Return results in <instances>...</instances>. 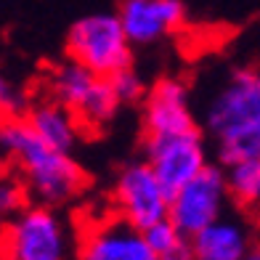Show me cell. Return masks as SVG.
Segmentation results:
<instances>
[{
	"label": "cell",
	"instance_id": "cell-1",
	"mask_svg": "<svg viewBox=\"0 0 260 260\" xmlns=\"http://www.w3.org/2000/svg\"><path fill=\"white\" fill-rule=\"evenodd\" d=\"M0 149H3L6 159L19 170L21 181H24L27 191L38 199L40 205H64L67 199L80 194L85 175H82L80 165L35 133L27 117H14L6 120L0 127Z\"/></svg>",
	"mask_w": 260,
	"mask_h": 260
},
{
	"label": "cell",
	"instance_id": "cell-2",
	"mask_svg": "<svg viewBox=\"0 0 260 260\" xmlns=\"http://www.w3.org/2000/svg\"><path fill=\"white\" fill-rule=\"evenodd\" d=\"M205 127L226 165L260 159V75L252 69L231 72L207 104Z\"/></svg>",
	"mask_w": 260,
	"mask_h": 260
},
{
	"label": "cell",
	"instance_id": "cell-3",
	"mask_svg": "<svg viewBox=\"0 0 260 260\" xmlns=\"http://www.w3.org/2000/svg\"><path fill=\"white\" fill-rule=\"evenodd\" d=\"M130 38L117 14H90L77 19L67 35L69 58L99 77H114L130 69Z\"/></svg>",
	"mask_w": 260,
	"mask_h": 260
},
{
	"label": "cell",
	"instance_id": "cell-4",
	"mask_svg": "<svg viewBox=\"0 0 260 260\" xmlns=\"http://www.w3.org/2000/svg\"><path fill=\"white\" fill-rule=\"evenodd\" d=\"M69 231L48 205L24 207L3 231V260H67Z\"/></svg>",
	"mask_w": 260,
	"mask_h": 260
},
{
	"label": "cell",
	"instance_id": "cell-5",
	"mask_svg": "<svg viewBox=\"0 0 260 260\" xmlns=\"http://www.w3.org/2000/svg\"><path fill=\"white\" fill-rule=\"evenodd\" d=\"M51 93L53 101L67 106L77 117V122L88 127L106 125L120 106L109 77H99L72 58L51 75Z\"/></svg>",
	"mask_w": 260,
	"mask_h": 260
},
{
	"label": "cell",
	"instance_id": "cell-6",
	"mask_svg": "<svg viewBox=\"0 0 260 260\" xmlns=\"http://www.w3.org/2000/svg\"><path fill=\"white\" fill-rule=\"evenodd\" d=\"M114 207L120 218L146 231L159 220H168L170 191L157 178L149 162H136L117 175L114 183Z\"/></svg>",
	"mask_w": 260,
	"mask_h": 260
},
{
	"label": "cell",
	"instance_id": "cell-7",
	"mask_svg": "<svg viewBox=\"0 0 260 260\" xmlns=\"http://www.w3.org/2000/svg\"><path fill=\"white\" fill-rule=\"evenodd\" d=\"M226 199H229L226 173H220L218 168H207L170 197L168 218L191 239L202 229H207L210 223L223 218Z\"/></svg>",
	"mask_w": 260,
	"mask_h": 260
},
{
	"label": "cell",
	"instance_id": "cell-8",
	"mask_svg": "<svg viewBox=\"0 0 260 260\" xmlns=\"http://www.w3.org/2000/svg\"><path fill=\"white\" fill-rule=\"evenodd\" d=\"M144 149H146V162L157 173V178L165 183L170 197L210 168L205 141L197 130L175 136H146Z\"/></svg>",
	"mask_w": 260,
	"mask_h": 260
},
{
	"label": "cell",
	"instance_id": "cell-9",
	"mask_svg": "<svg viewBox=\"0 0 260 260\" xmlns=\"http://www.w3.org/2000/svg\"><path fill=\"white\" fill-rule=\"evenodd\" d=\"M77 260H157L146 234L122 218L99 220L80 239Z\"/></svg>",
	"mask_w": 260,
	"mask_h": 260
},
{
	"label": "cell",
	"instance_id": "cell-10",
	"mask_svg": "<svg viewBox=\"0 0 260 260\" xmlns=\"http://www.w3.org/2000/svg\"><path fill=\"white\" fill-rule=\"evenodd\" d=\"M144 125L146 136H175L197 130L191 101H188V88L181 80L165 77L149 88L144 106Z\"/></svg>",
	"mask_w": 260,
	"mask_h": 260
},
{
	"label": "cell",
	"instance_id": "cell-11",
	"mask_svg": "<svg viewBox=\"0 0 260 260\" xmlns=\"http://www.w3.org/2000/svg\"><path fill=\"white\" fill-rule=\"evenodd\" d=\"M181 0H120L117 16L133 45H149L162 40L183 24Z\"/></svg>",
	"mask_w": 260,
	"mask_h": 260
},
{
	"label": "cell",
	"instance_id": "cell-12",
	"mask_svg": "<svg viewBox=\"0 0 260 260\" xmlns=\"http://www.w3.org/2000/svg\"><path fill=\"white\" fill-rule=\"evenodd\" d=\"M197 260H242L250 247V234L242 223L231 218H220L191 236Z\"/></svg>",
	"mask_w": 260,
	"mask_h": 260
},
{
	"label": "cell",
	"instance_id": "cell-13",
	"mask_svg": "<svg viewBox=\"0 0 260 260\" xmlns=\"http://www.w3.org/2000/svg\"><path fill=\"white\" fill-rule=\"evenodd\" d=\"M27 122L45 144L58 151H67L69 154L72 146L77 144V117L58 101L35 104L27 112Z\"/></svg>",
	"mask_w": 260,
	"mask_h": 260
},
{
	"label": "cell",
	"instance_id": "cell-14",
	"mask_svg": "<svg viewBox=\"0 0 260 260\" xmlns=\"http://www.w3.org/2000/svg\"><path fill=\"white\" fill-rule=\"evenodd\" d=\"M229 194L239 205L260 207V159H242L226 165Z\"/></svg>",
	"mask_w": 260,
	"mask_h": 260
},
{
	"label": "cell",
	"instance_id": "cell-15",
	"mask_svg": "<svg viewBox=\"0 0 260 260\" xmlns=\"http://www.w3.org/2000/svg\"><path fill=\"white\" fill-rule=\"evenodd\" d=\"M146 242H149V247L154 250V255H162V252H168L170 247H175L181 239H186V234L175 226V223L168 218V220H159V223H154V226H149L146 231Z\"/></svg>",
	"mask_w": 260,
	"mask_h": 260
},
{
	"label": "cell",
	"instance_id": "cell-16",
	"mask_svg": "<svg viewBox=\"0 0 260 260\" xmlns=\"http://www.w3.org/2000/svg\"><path fill=\"white\" fill-rule=\"evenodd\" d=\"M109 82H112L114 96H117L120 104H133V101H138L141 96H144V93H149V90H144V82H141V77L133 72V69L117 72L114 77H109Z\"/></svg>",
	"mask_w": 260,
	"mask_h": 260
},
{
	"label": "cell",
	"instance_id": "cell-17",
	"mask_svg": "<svg viewBox=\"0 0 260 260\" xmlns=\"http://www.w3.org/2000/svg\"><path fill=\"white\" fill-rule=\"evenodd\" d=\"M27 186L24 181H14V178H6L3 183H0V207H3V212H8V215H16V212H21L27 205Z\"/></svg>",
	"mask_w": 260,
	"mask_h": 260
},
{
	"label": "cell",
	"instance_id": "cell-18",
	"mask_svg": "<svg viewBox=\"0 0 260 260\" xmlns=\"http://www.w3.org/2000/svg\"><path fill=\"white\" fill-rule=\"evenodd\" d=\"M0 106H3V114L8 117V120H14V117H19V114H24V112L32 109L27 96L16 85H11L8 80L0 82Z\"/></svg>",
	"mask_w": 260,
	"mask_h": 260
},
{
	"label": "cell",
	"instance_id": "cell-19",
	"mask_svg": "<svg viewBox=\"0 0 260 260\" xmlns=\"http://www.w3.org/2000/svg\"><path fill=\"white\" fill-rule=\"evenodd\" d=\"M157 260H197V255H194V244H191V239H181L175 247H170L168 252H162V255H157Z\"/></svg>",
	"mask_w": 260,
	"mask_h": 260
},
{
	"label": "cell",
	"instance_id": "cell-20",
	"mask_svg": "<svg viewBox=\"0 0 260 260\" xmlns=\"http://www.w3.org/2000/svg\"><path fill=\"white\" fill-rule=\"evenodd\" d=\"M242 260H260V247H252V250L250 252H247Z\"/></svg>",
	"mask_w": 260,
	"mask_h": 260
}]
</instances>
